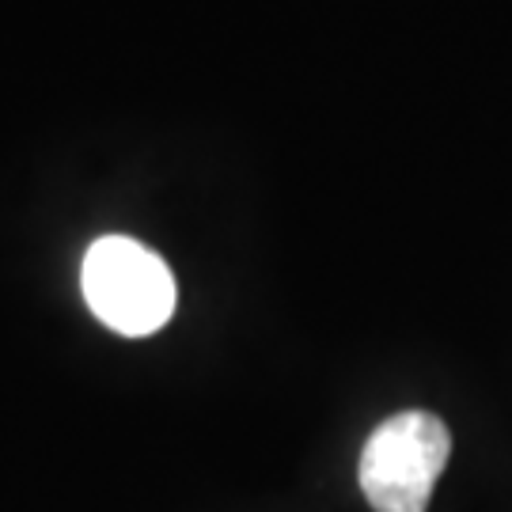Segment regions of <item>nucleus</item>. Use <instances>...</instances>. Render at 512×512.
Masks as SVG:
<instances>
[{"label":"nucleus","instance_id":"obj_1","mask_svg":"<svg viewBox=\"0 0 512 512\" xmlns=\"http://www.w3.org/2000/svg\"><path fill=\"white\" fill-rule=\"evenodd\" d=\"M452 456L448 425L429 410H403L380 421L361 452V494L376 512H425Z\"/></svg>","mask_w":512,"mask_h":512},{"label":"nucleus","instance_id":"obj_2","mask_svg":"<svg viewBox=\"0 0 512 512\" xmlns=\"http://www.w3.org/2000/svg\"><path fill=\"white\" fill-rule=\"evenodd\" d=\"M88 308L126 338L156 334L175 311V277L152 247L129 236L95 239L80 274Z\"/></svg>","mask_w":512,"mask_h":512}]
</instances>
